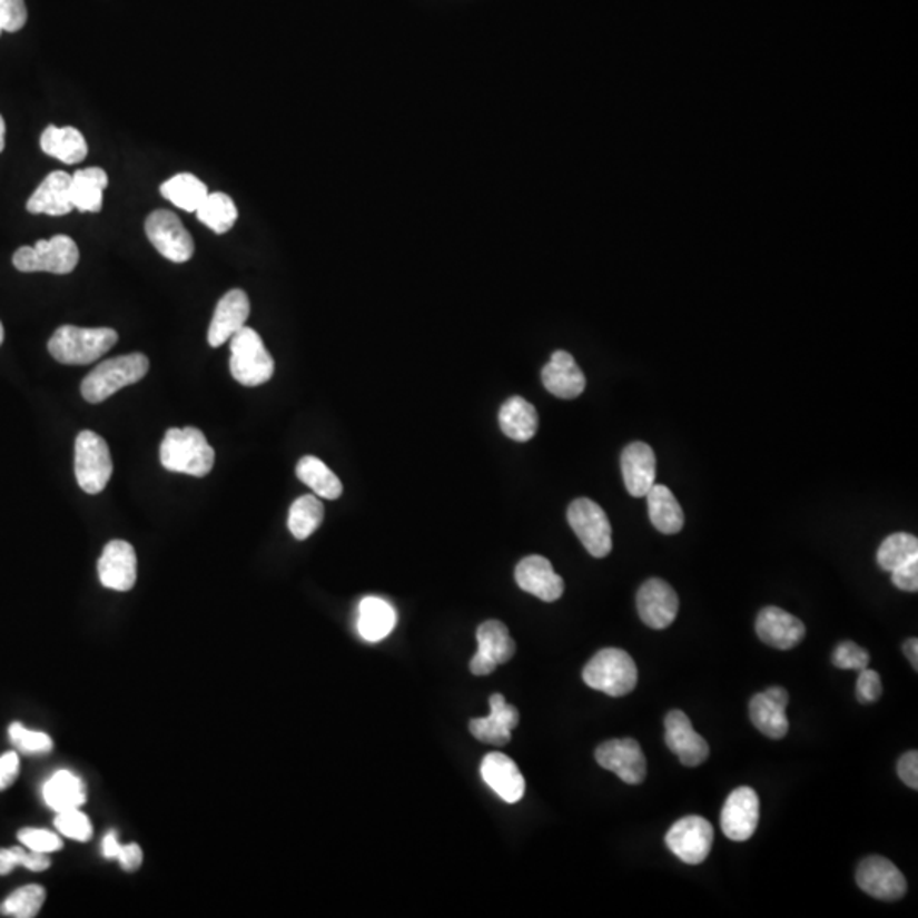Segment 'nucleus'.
<instances>
[{"label": "nucleus", "mask_w": 918, "mask_h": 918, "mask_svg": "<svg viewBox=\"0 0 918 918\" xmlns=\"http://www.w3.org/2000/svg\"><path fill=\"white\" fill-rule=\"evenodd\" d=\"M115 328H83L61 325L48 340V351L58 363L67 366H86L101 359L118 343Z\"/></svg>", "instance_id": "1"}, {"label": "nucleus", "mask_w": 918, "mask_h": 918, "mask_svg": "<svg viewBox=\"0 0 918 918\" xmlns=\"http://www.w3.org/2000/svg\"><path fill=\"white\" fill-rule=\"evenodd\" d=\"M164 468L184 475H208L215 466V450L196 427L169 428L160 446Z\"/></svg>", "instance_id": "2"}, {"label": "nucleus", "mask_w": 918, "mask_h": 918, "mask_svg": "<svg viewBox=\"0 0 918 918\" xmlns=\"http://www.w3.org/2000/svg\"><path fill=\"white\" fill-rule=\"evenodd\" d=\"M148 369H150V363H148V357L141 353L105 361L83 378L80 385L83 401L89 404H101L125 386L141 382L147 376Z\"/></svg>", "instance_id": "3"}, {"label": "nucleus", "mask_w": 918, "mask_h": 918, "mask_svg": "<svg viewBox=\"0 0 918 918\" xmlns=\"http://www.w3.org/2000/svg\"><path fill=\"white\" fill-rule=\"evenodd\" d=\"M585 684L611 698H623L638 684V669L630 653L620 649H604L592 657L582 672Z\"/></svg>", "instance_id": "4"}, {"label": "nucleus", "mask_w": 918, "mask_h": 918, "mask_svg": "<svg viewBox=\"0 0 918 918\" xmlns=\"http://www.w3.org/2000/svg\"><path fill=\"white\" fill-rule=\"evenodd\" d=\"M230 373L244 386H259L274 375V359L254 328L241 327L230 339Z\"/></svg>", "instance_id": "5"}, {"label": "nucleus", "mask_w": 918, "mask_h": 918, "mask_svg": "<svg viewBox=\"0 0 918 918\" xmlns=\"http://www.w3.org/2000/svg\"><path fill=\"white\" fill-rule=\"evenodd\" d=\"M79 247L67 235H55L50 240H38L33 247H21L12 256V264L21 273L70 274L79 264Z\"/></svg>", "instance_id": "6"}, {"label": "nucleus", "mask_w": 918, "mask_h": 918, "mask_svg": "<svg viewBox=\"0 0 918 918\" xmlns=\"http://www.w3.org/2000/svg\"><path fill=\"white\" fill-rule=\"evenodd\" d=\"M76 478L89 495L101 494L112 476V457L108 443L95 431H82L76 440Z\"/></svg>", "instance_id": "7"}, {"label": "nucleus", "mask_w": 918, "mask_h": 918, "mask_svg": "<svg viewBox=\"0 0 918 918\" xmlns=\"http://www.w3.org/2000/svg\"><path fill=\"white\" fill-rule=\"evenodd\" d=\"M570 527L594 559H604L612 550V527L608 514L591 499H576L566 512Z\"/></svg>", "instance_id": "8"}, {"label": "nucleus", "mask_w": 918, "mask_h": 918, "mask_svg": "<svg viewBox=\"0 0 918 918\" xmlns=\"http://www.w3.org/2000/svg\"><path fill=\"white\" fill-rule=\"evenodd\" d=\"M145 231L157 253L172 263H188L195 256L193 235L184 227L176 213L169 209L151 211L145 221Z\"/></svg>", "instance_id": "9"}, {"label": "nucleus", "mask_w": 918, "mask_h": 918, "mask_svg": "<svg viewBox=\"0 0 918 918\" xmlns=\"http://www.w3.org/2000/svg\"><path fill=\"white\" fill-rule=\"evenodd\" d=\"M713 825L707 818L691 815L682 818L670 827L665 836V843L673 856L679 857L685 865H701L710 856L713 847Z\"/></svg>", "instance_id": "10"}, {"label": "nucleus", "mask_w": 918, "mask_h": 918, "mask_svg": "<svg viewBox=\"0 0 918 918\" xmlns=\"http://www.w3.org/2000/svg\"><path fill=\"white\" fill-rule=\"evenodd\" d=\"M856 881L876 900L898 901L907 895V879L886 857L869 856L859 865Z\"/></svg>", "instance_id": "11"}, {"label": "nucleus", "mask_w": 918, "mask_h": 918, "mask_svg": "<svg viewBox=\"0 0 918 918\" xmlns=\"http://www.w3.org/2000/svg\"><path fill=\"white\" fill-rule=\"evenodd\" d=\"M759 794L749 786L731 791L721 810V830L733 842H746L759 827Z\"/></svg>", "instance_id": "12"}, {"label": "nucleus", "mask_w": 918, "mask_h": 918, "mask_svg": "<svg viewBox=\"0 0 918 918\" xmlns=\"http://www.w3.org/2000/svg\"><path fill=\"white\" fill-rule=\"evenodd\" d=\"M601 768L614 772L626 784H641L646 778V757L633 739L609 740L595 750Z\"/></svg>", "instance_id": "13"}, {"label": "nucleus", "mask_w": 918, "mask_h": 918, "mask_svg": "<svg viewBox=\"0 0 918 918\" xmlns=\"http://www.w3.org/2000/svg\"><path fill=\"white\" fill-rule=\"evenodd\" d=\"M478 652L470 662L473 675H488L515 655V641L501 621H486L476 631Z\"/></svg>", "instance_id": "14"}, {"label": "nucleus", "mask_w": 918, "mask_h": 918, "mask_svg": "<svg viewBox=\"0 0 918 918\" xmlns=\"http://www.w3.org/2000/svg\"><path fill=\"white\" fill-rule=\"evenodd\" d=\"M636 608L646 626L665 630L678 618L679 598L665 580L650 579L638 591Z\"/></svg>", "instance_id": "15"}, {"label": "nucleus", "mask_w": 918, "mask_h": 918, "mask_svg": "<svg viewBox=\"0 0 918 918\" xmlns=\"http://www.w3.org/2000/svg\"><path fill=\"white\" fill-rule=\"evenodd\" d=\"M98 573L106 589L118 592L131 591L137 584L135 547L128 541H109L99 559Z\"/></svg>", "instance_id": "16"}, {"label": "nucleus", "mask_w": 918, "mask_h": 918, "mask_svg": "<svg viewBox=\"0 0 918 918\" xmlns=\"http://www.w3.org/2000/svg\"><path fill=\"white\" fill-rule=\"evenodd\" d=\"M665 743L688 768H698L710 757V746L692 728L688 714L673 710L665 718Z\"/></svg>", "instance_id": "17"}, {"label": "nucleus", "mask_w": 918, "mask_h": 918, "mask_svg": "<svg viewBox=\"0 0 918 918\" xmlns=\"http://www.w3.org/2000/svg\"><path fill=\"white\" fill-rule=\"evenodd\" d=\"M515 582L527 594L544 602L559 601L565 591V582L555 572L550 560L540 555L526 556L515 566Z\"/></svg>", "instance_id": "18"}, {"label": "nucleus", "mask_w": 918, "mask_h": 918, "mask_svg": "<svg viewBox=\"0 0 918 918\" xmlns=\"http://www.w3.org/2000/svg\"><path fill=\"white\" fill-rule=\"evenodd\" d=\"M789 707V694L786 689L771 688L759 692L750 701V720L753 727L769 739H784L789 731V721L786 710Z\"/></svg>", "instance_id": "19"}, {"label": "nucleus", "mask_w": 918, "mask_h": 918, "mask_svg": "<svg viewBox=\"0 0 918 918\" xmlns=\"http://www.w3.org/2000/svg\"><path fill=\"white\" fill-rule=\"evenodd\" d=\"M756 631L762 643L778 650L794 649L800 645L807 634L803 621L776 605L763 608L759 612Z\"/></svg>", "instance_id": "20"}, {"label": "nucleus", "mask_w": 918, "mask_h": 918, "mask_svg": "<svg viewBox=\"0 0 918 918\" xmlns=\"http://www.w3.org/2000/svg\"><path fill=\"white\" fill-rule=\"evenodd\" d=\"M250 315V302L247 293L241 289H231L225 293L215 308L211 324L208 328V344L211 347L224 346L230 340Z\"/></svg>", "instance_id": "21"}, {"label": "nucleus", "mask_w": 918, "mask_h": 918, "mask_svg": "<svg viewBox=\"0 0 918 918\" xmlns=\"http://www.w3.org/2000/svg\"><path fill=\"white\" fill-rule=\"evenodd\" d=\"M519 724L517 708L505 702L502 694L490 698V714L470 721V731L480 742L488 746L504 747L511 742L512 730Z\"/></svg>", "instance_id": "22"}, {"label": "nucleus", "mask_w": 918, "mask_h": 918, "mask_svg": "<svg viewBox=\"0 0 918 918\" xmlns=\"http://www.w3.org/2000/svg\"><path fill=\"white\" fill-rule=\"evenodd\" d=\"M544 388L551 395L559 396L563 401H573L582 395L585 389V375L576 364L575 357L566 351H555L551 354L550 361L541 373Z\"/></svg>", "instance_id": "23"}, {"label": "nucleus", "mask_w": 918, "mask_h": 918, "mask_svg": "<svg viewBox=\"0 0 918 918\" xmlns=\"http://www.w3.org/2000/svg\"><path fill=\"white\" fill-rule=\"evenodd\" d=\"M621 472L631 497H645L655 485L657 460L646 443H631L621 453Z\"/></svg>", "instance_id": "24"}, {"label": "nucleus", "mask_w": 918, "mask_h": 918, "mask_svg": "<svg viewBox=\"0 0 918 918\" xmlns=\"http://www.w3.org/2000/svg\"><path fill=\"white\" fill-rule=\"evenodd\" d=\"M26 209L33 215L61 217L73 209L72 176L63 170H55L45 177L37 191L26 203Z\"/></svg>", "instance_id": "25"}, {"label": "nucleus", "mask_w": 918, "mask_h": 918, "mask_svg": "<svg viewBox=\"0 0 918 918\" xmlns=\"http://www.w3.org/2000/svg\"><path fill=\"white\" fill-rule=\"evenodd\" d=\"M482 778L505 803H517L526 791V781L514 760L501 752H492L483 759Z\"/></svg>", "instance_id": "26"}, {"label": "nucleus", "mask_w": 918, "mask_h": 918, "mask_svg": "<svg viewBox=\"0 0 918 918\" xmlns=\"http://www.w3.org/2000/svg\"><path fill=\"white\" fill-rule=\"evenodd\" d=\"M499 424L502 433L517 443H527L537 433L540 417L533 404L523 396H511L499 411Z\"/></svg>", "instance_id": "27"}, {"label": "nucleus", "mask_w": 918, "mask_h": 918, "mask_svg": "<svg viewBox=\"0 0 918 918\" xmlns=\"http://www.w3.org/2000/svg\"><path fill=\"white\" fill-rule=\"evenodd\" d=\"M45 803L57 811L77 810L86 803V786L79 776L70 771H58L45 782Z\"/></svg>", "instance_id": "28"}, {"label": "nucleus", "mask_w": 918, "mask_h": 918, "mask_svg": "<svg viewBox=\"0 0 918 918\" xmlns=\"http://www.w3.org/2000/svg\"><path fill=\"white\" fill-rule=\"evenodd\" d=\"M41 150L63 164H79L87 157V141L77 128L50 125L40 138Z\"/></svg>", "instance_id": "29"}, {"label": "nucleus", "mask_w": 918, "mask_h": 918, "mask_svg": "<svg viewBox=\"0 0 918 918\" xmlns=\"http://www.w3.org/2000/svg\"><path fill=\"white\" fill-rule=\"evenodd\" d=\"M653 527L662 534H678L684 527V511L672 490L665 485H653L645 495Z\"/></svg>", "instance_id": "30"}, {"label": "nucleus", "mask_w": 918, "mask_h": 918, "mask_svg": "<svg viewBox=\"0 0 918 918\" xmlns=\"http://www.w3.org/2000/svg\"><path fill=\"white\" fill-rule=\"evenodd\" d=\"M395 623V609L385 599L366 598L361 601L357 630L364 640H385L392 633Z\"/></svg>", "instance_id": "31"}, {"label": "nucleus", "mask_w": 918, "mask_h": 918, "mask_svg": "<svg viewBox=\"0 0 918 918\" xmlns=\"http://www.w3.org/2000/svg\"><path fill=\"white\" fill-rule=\"evenodd\" d=\"M108 174L99 167L77 170L72 176L73 208L82 213H98L102 208V195L108 188Z\"/></svg>", "instance_id": "32"}, {"label": "nucleus", "mask_w": 918, "mask_h": 918, "mask_svg": "<svg viewBox=\"0 0 918 918\" xmlns=\"http://www.w3.org/2000/svg\"><path fill=\"white\" fill-rule=\"evenodd\" d=\"M296 476L314 490V494L327 501H337L343 495V482L322 460L305 456L296 465Z\"/></svg>", "instance_id": "33"}, {"label": "nucleus", "mask_w": 918, "mask_h": 918, "mask_svg": "<svg viewBox=\"0 0 918 918\" xmlns=\"http://www.w3.org/2000/svg\"><path fill=\"white\" fill-rule=\"evenodd\" d=\"M160 195L184 211L196 213L209 195L206 184L193 174L184 172L170 177L160 186Z\"/></svg>", "instance_id": "34"}, {"label": "nucleus", "mask_w": 918, "mask_h": 918, "mask_svg": "<svg viewBox=\"0 0 918 918\" xmlns=\"http://www.w3.org/2000/svg\"><path fill=\"white\" fill-rule=\"evenodd\" d=\"M324 504L317 495H303L289 507L288 527L298 541L310 537L324 523Z\"/></svg>", "instance_id": "35"}, {"label": "nucleus", "mask_w": 918, "mask_h": 918, "mask_svg": "<svg viewBox=\"0 0 918 918\" xmlns=\"http://www.w3.org/2000/svg\"><path fill=\"white\" fill-rule=\"evenodd\" d=\"M199 221L215 234L224 235L234 228L238 218V209L234 199L225 193H211L198 208Z\"/></svg>", "instance_id": "36"}, {"label": "nucleus", "mask_w": 918, "mask_h": 918, "mask_svg": "<svg viewBox=\"0 0 918 918\" xmlns=\"http://www.w3.org/2000/svg\"><path fill=\"white\" fill-rule=\"evenodd\" d=\"M878 565L886 572L918 559V540L908 533H895L882 541L878 550Z\"/></svg>", "instance_id": "37"}, {"label": "nucleus", "mask_w": 918, "mask_h": 918, "mask_svg": "<svg viewBox=\"0 0 918 918\" xmlns=\"http://www.w3.org/2000/svg\"><path fill=\"white\" fill-rule=\"evenodd\" d=\"M47 891L40 885H26L6 898L0 905V914L6 917L33 918L43 907Z\"/></svg>", "instance_id": "38"}, {"label": "nucleus", "mask_w": 918, "mask_h": 918, "mask_svg": "<svg viewBox=\"0 0 918 918\" xmlns=\"http://www.w3.org/2000/svg\"><path fill=\"white\" fill-rule=\"evenodd\" d=\"M9 739L19 752L28 753V756H40V753H48L53 749L50 734L43 733V731L28 730L24 724L18 723V721L9 727Z\"/></svg>", "instance_id": "39"}, {"label": "nucleus", "mask_w": 918, "mask_h": 918, "mask_svg": "<svg viewBox=\"0 0 918 918\" xmlns=\"http://www.w3.org/2000/svg\"><path fill=\"white\" fill-rule=\"evenodd\" d=\"M55 827L61 836L69 837V839L77 840V842H89L92 839V823H90L89 817L83 815L79 808L57 813Z\"/></svg>", "instance_id": "40"}, {"label": "nucleus", "mask_w": 918, "mask_h": 918, "mask_svg": "<svg viewBox=\"0 0 918 918\" xmlns=\"http://www.w3.org/2000/svg\"><path fill=\"white\" fill-rule=\"evenodd\" d=\"M832 662L837 669L859 672V670L868 669L871 655L868 650L857 645L853 641H842L833 652Z\"/></svg>", "instance_id": "41"}, {"label": "nucleus", "mask_w": 918, "mask_h": 918, "mask_svg": "<svg viewBox=\"0 0 918 918\" xmlns=\"http://www.w3.org/2000/svg\"><path fill=\"white\" fill-rule=\"evenodd\" d=\"M19 842L24 843L29 850L34 852L51 853L63 847L57 833L48 832L43 829H24L18 833Z\"/></svg>", "instance_id": "42"}, {"label": "nucleus", "mask_w": 918, "mask_h": 918, "mask_svg": "<svg viewBox=\"0 0 918 918\" xmlns=\"http://www.w3.org/2000/svg\"><path fill=\"white\" fill-rule=\"evenodd\" d=\"M28 9L24 0H0V28L8 33H16L24 28Z\"/></svg>", "instance_id": "43"}, {"label": "nucleus", "mask_w": 918, "mask_h": 918, "mask_svg": "<svg viewBox=\"0 0 918 918\" xmlns=\"http://www.w3.org/2000/svg\"><path fill=\"white\" fill-rule=\"evenodd\" d=\"M856 694L859 702L869 704L876 702L882 694V682L879 673L871 669L859 670L857 678Z\"/></svg>", "instance_id": "44"}, {"label": "nucleus", "mask_w": 918, "mask_h": 918, "mask_svg": "<svg viewBox=\"0 0 918 918\" xmlns=\"http://www.w3.org/2000/svg\"><path fill=\"white\" fill-rule=\"evenodd\" d=\"M891 582L895 588L905 592L918 591V559L898 566L891 572Z\"/></svg>", "instance_id": "45"}, {"label": "nucleus", "mask_w": 918, "mask_h": 918, "mask_svg": "<svg viewBox=\"0 0 918 918\" xmlns=\"http://www.w3.org/2000/svg\"><path fill=\"white\" fill-rule=\"evenodd\" d=\"M898 776H900L901 781L908 786V788L917 789L918 788V752L917 750H911V752L905 753L900 760H898L897 766Z\"/></svg>", "instance_id": "46"}, {"label": "nucleus", "mask_w": 918, "mask_h": 918, "mask_svg": "<svg viewBox=\"0 0 918 918\" xmlns=\"http://www.w3.org/2000/svg\"><path fill=\"white\" fill-rule=\"evenodd\" d=\"M19 774V757L8 752L0 757V789L9 788Z\"/></svg>", "instance_id": "47"}, {"label": "nucleus", "mask_w": 918, "mask_h": 918, "mask_svg": "<svg viewBox=\"0 0 918 918\" xmlns=\"http://www.w3.org/2000/svg\"><path fill=\"white\" fill-rule=\"evenodd\" d=\"M116 859L125 871H137L144 862V852L137 843H128V846H121Z\"/></svg>", "instance_id": "48"}, {"label": "nucleus", "mask_w": 918, "mask_h": 918, "mask_svg": "<svg viewBox=\"0 0 918 918\" xmlns=\"http://www.w3.org/2000/svg\"><path fill=\"white\" fill-rule=\"evenodd\" d=\"M24 856L26 849L19 846L11 847V849H0V876L9 875L12 869L22 866Z\"/></svg>", "instance_id": "49"}, {"label": "nucleus", "mask_w": 918, "mask_h": 918, "mask_svg": "<svg viewBox=\"0 0 918 918\" xmlns=\"http://www.w3.org/2000/svg\"><path fill=\"white\" fill-rule=\"evenodd\" d=\"M51 861L48 853L34 852V850H26L24 861L22 868L29 871L41 872L50 868Z\"/></svg>", "instance_id": "50"}, {"label": "nucleus", "mask_w": 918, "mask_h": 918, "mask_svg": "<svg viewBox=\"0 0 918 918\" xmlns=\"http://www.w3.org/2000/svg\"><path fill=\"white\" fill-rule=\"evenodd\" d=\"M119 849H121V843H119L118 836H116V832H109L102 840V852L108 859H116Z\"/></svg>", "instance_id": "51"}, {"label": "nucleus", "mask_w": 918, "mask_h": 918, "mask_svg": "<svg viewBox=\"0 0 918 918\" xmlns=\"http://www.w3.org/2000/svg\"><path fill=\"white\" fill-rule=\"evenodd\" d=\"M905 655L907 659L910 660L911 667L914 670H918V641L917 638H910V640L905 641L904 645Z\"/></svg>", "instance_id": "52"}, {"label": "nucleus", "mask_w": 918, "mask_h": 918, "mask_svg": "<svg viewBox=\"0 0 918 918\" xmlns=\"http://www.w3.org/2000/svg\"><path fill=\"white\" fill-rule=\"evenodd\" d=\"M6 148V121L2 116H0V154L4 151Z\"/></svg>", "instance_id": "53"}, {"label": "nucleus", "mask_w": 918, "mask_h": 918, "mask_svg": "<svg viewBox=\"0 0 918 918\" xmlns=\"http://www.w3.org/2000/svg\"><path fill=\"white\" fill-rule=\"evenodd\" d=\"M4 325H2V322H0V346H2V343H4Z\"/></svg>", "instance_id": "54"}, {"label": "nucleus", "mask_w": 918, "mask_h": 918, "mask_svg": "<svg viewBox=\"0 0 918 918\" xmlns=\"http://www.w3.org/2000/svg\"><path fill=\"white\" fill-rule=\"evenodd\" d=\"M2 33H4V31H2V28H0V34H2Z\"/></svg>", "instance_id": "55"}]
</instances>
